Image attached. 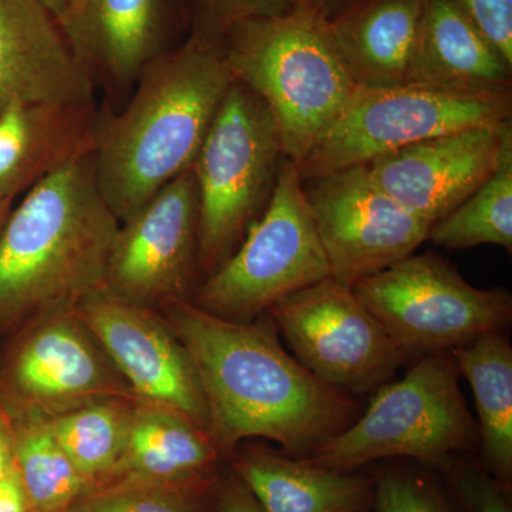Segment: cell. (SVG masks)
I'll use <instances>...</instances> for the list:
<instances>
[{"label":"cell","instance_id":"obj_2","mask_svg":"<svg viewBox=\"0 0 512 512\" xmlns=\"http://www.w3.org/2000/svg\"><path fill=\"white\" fill-rule=\"evenodd\" d=\"M232 80L220 46L191 36L144 67L124 110L104 117L93 154L117 220L190 170Z\"/></svg>","mask_w":512,"mask_h":512},{"label":"cell","instance_id":"obj_24","mask_svg":"<svg viewBox=\"0 0 512 512\" xmlns=\"http://www.w3.org/2000/svg\"><path fill=\"white\" fill-rule=\"evenodd\" d=\"M136 400L113 397L46 419L57 443L90 487L110 483L116 476Z\"/></svg>","mask_w":512,"mask_h":512},{"label":"cell","instance_id":"obj_17","mask_svg":"<svg viewBox=\"0 0 512 512\" xmlns=\"http://www.w3.org/2000/svg\"><path fill=\"white\" fill-rule=\"evenodd\" d=\"M174 0H70L57 19L94 83L130 89L168 46Z\"/></svg>","mask_w":512,"mask_h":512},{"label":"cell","instance_id":"obj_31","mask_svg":"<svg viewBox=\"0 0 512 512\" xmlns=\"http://www.w3.org/2000/svg\"><path fill=\"white\" fill-rule=\"evenodd\" d=\"M501 57L512 66V0H456Z\"/></svg>","mask_w":512,"mask_h":512},{"label":"cell","instance_id":"obj_10","mask_svg":"<svg viewBox=\"0 0 512 512\" xmlns=\"http://www.w3.org/2000/svg\"><path fill=\"white\" fill-rule=\"evenodd\" d=\"M268 315L309 372L352 396L375 393L409 362L352 286L330 276L276 303Z\"/></svg>","mask_w":512,"mask_h":512},{"label":"cell","instance_id":"obj_21","mask_svg":"<svg viewBox=\"0 0 512 512\" xmlns=\"http://www.w3.org/2000/svg\"><path fill=\"white\" fill-rule=\"evenodd\" d=\"M406 83L463 92H512V66L456 0H426Z\"/></svg>","mask_w":512,"mask_h":512},{"label":"cell","instance_id":"obj_36","mask_svg":"<svg viewBox=\"0 0 512 512\" xmlns=\"http://www.w3.org/2000/svg\"><path fill=\"white\" fill-rule=\"evenodd\" d=\"M37 2L45 6L56 19H59L63 15L64 10H66L67 5H69L70 0H37Z\"/></svg>","mask_w":512,"mask_h":512},{"label":"cell","instance_id":"obj_3","mask_svg":"<svg viewBox=\"0 0 512 512\" xmlns=\"http://www.w3.org/2000/svg\"><path fill=\"white\" fill-rule=\"evenodd\" d=\"M119 227L93 154L30 188L0 229V330L74 311L104 288Z\"/></svg>","mask_w":512,"mask_h":512},{"label":"cell","instance_id":"obj_29","mask_svg":"<svg viewBox=\"0 0 512 512\" xmlns=\"http://www.w3.org/2000/svg\"><path fill=\"white\" fill-rule=\"evenodd\" d=\"M373 481L376 512H451L437 488L412 471L386 470Z\"/></svg>","mask_w":512,"mask_h":512},{"label":"cell","instance_id":"obj_14","mask_svg":"<svg viewBox=\"0 0 512 512\" xmlns=\"http://www.w3.org/2000/svg\"><path fill=\"white\" fill-rule=\"evenodd\" d=\"M74 312L99 340L137 400L184 414L208 430L197 370L160 311L123 301L101 288Z\"/></svg>","mask_w":512,"mask_h":512},{"label":"cell","instance_id":"obj_33","mask_svg":"<svg viewBox=\"0 0 512 512\" xmlns=\"http://www.w3.org/2000/svg\"><path fill=\"white\" fill-rule=\"evenodd\" d=\"M0 512H35L16 467L0 481Z\"/></svg>","mask_w":512,"mask_h":512},{"label":"cell","instance_id":"obj_6","mask_svg":"<svg viewBox=\"0 0 512 512\" xmlns=\"http://www.w3.org/2000/svg\"><path fill=\"white\" fill-rule=\"evenodd\" d=\"M284 148L268 106L232 80L192 163L200 200V274L237 251L274 195Z\"/></svg>","mask_w":512,"mask_h":512},{"label":"cell","instance_id":"obj_27","mask_svg":"<svg viewBox=\"0 0 512 512\" xmlns=\"http://www.w3.org/2000/svg\"><path fill=\"white\" fill-rule=\"evenodd\" d=\"M212 494L173 485L114 480L87 491L66 512H215L214 507H208Z\"/></svg>","mask_w":512,"mask_h":512},{"label":"cell","instance_id":"obj_11","mask_svg":"<svg viewBox=\"0 0 512 512\" xmlns=\"http://www.w3.org/2000/svg\"><path fill=\"white\" fill-rule=\"evenodd\" d=\"M0 365V404L13 416L50 419L100 400L136 399L74 311L20 326Z\"/></svg>","mask_w":512,"mask_h":512},{"label":"cell","instance_id":"obj_30","mask_svg":"<svg viewBox=\"0 0 512 512\" xmlns=\"http://www.w3.org/2000/svg\"><path fill=\"white\" fill-rule=\"evenodd\" d=\"M454 488L471 512H512L507 483L493 474L468 464L448 461Z\"/></svg>","mask_w":512,"mask_h":512},{"label":"cell","instance_id":"obj_8","mask_svg":"<svg viewBox=\"0 0 512 512\" xmlns=\"http://www.w3.org/2000/svg\"><path fill=\"white\" fill-rule=\"evenodd\" d=\"M512 119V92H463L404 83L359 87L302 161V180L366 165L420 141Z\"/></svg>","mask_w":512,"mask_h":512},{"label":"cell","instance_id":"obj_13","mask_svg":"<svg viewBox=\"0 0 512 512\" xmlns=\"http://www.w3.org/2000/svg\"><path fill=\"white\" fill-rule=\"evenodd\" d=\"M330 266V278L352 286L413 255L433 225L393 200L366 165L302 180Z\"/></svg>","mask_w":512,"mask_h":512},{"label":"cell","instance_id":"obj_4","mask_svg":"<svg viewBox=\"0 0 512 512\" xmlns=\"http://www.w3.org/2000/svg\"><path fill=\"white\" fill-rule=\"evenodd\" d=\"M220 49L232 79L271 110L285 157L298 165L359 89L328 19L311 0H296L282 15L238 23Z\"/></svg>","mask_w":512,"mask_h":512},{"label":"cell","instance_id":"obj_22","mask_svg":"<svg viewBox=\"0 0 512 512\" xmlns=\"http://www.w3.org/2000/svg\"><path fill=\"white\" fill-rule=\"evenodd\" d=\"M426 0H360L328 20L330 35L359 87L406 83Z\"/></svg>","mask_w":512,"mask_h":512},{"label":"cell","instance_id":"obj_19","mask_svg":"<svg viewBox=\"0 0 512 512\" xmlns=\"http://www.w3.org/2000/svg\"><path fill=\"white\" fill-rule=\"evenodd\" d=\"M229 458L264 512H366L375 504V481L355 471L330 470L262 444H239Z\"/></svg>","mask_w":512,"mask_h":512},{"label":"cell","instance_id":"obj_12","mask_svg":"<svg viewBox=\"0 0 512 512\" xmlns=\"http://www.w3.org/2000/svg\"><path fill=\"white\" fill-rule=\"evenodd\" d=\"M198 255L200 200L190 168L120 222L104 289L156 311L173 302L191 301L200 276Z\"/></svg>","mask_w":512,"mask_h":512},{"label":"cell","instance_id":"obj_15","mask_svg":"<svg viewBox=\"0 0 512 512\" xmlns=\"http://www.w3.org/2000/svg\"><path fill=\"white\" fill-rule=\"evenodd\" d=\"M510 140L512 120L420 141L366 167L389 197L434 225L494 174Z\"/></svg>","mask_w":512,"mask_h":512},{"label":"cell","instance_id":"obj_18","mask_svg":"<svg viewBox=\"0 0 512 512\" xmlns=\"http://www.w3.org/2000/svg\"><path fill=\"white\" fill-rule=\"evenodd\" d=\"M104 117L96 103L25 104L0 114V198L12 201L49 175L86 156Z\"/></svg>","mask_w":512,"mask_h":512},{"label":"cell","instance_id":"obj_28","mask_svg":"<svg viewBox=\"0 0 512 512\" xmlns=\"http://www.w3.org/2000/svg\"><path fill=\"white\" fill-rule=\"evenodd\" d=\"M296 0H180L188 36L220 46L238 23L288 12Z\"/></svg>","mask_w":512,"mask_h":512},{"label":"cell","instance_id":"obj_23","mask_svg":"<svg viewBox=\"0 0 512 512\" xmlns=\"http://www.w3.org/2000/svg\"><path fill=\"white\" fill-rule=\"evenodd\" d=\"M458 373L476 399L484 460L498 480L512 476V346L503 332H487L451 350Z\"/></svg>","mask_w":512,"mask_h":512},{"label":"cell","instance_id":"obj_20","mask_svg":"<svg viewBox=\"0 0 512 512\" xmlns=\"http://www.w3.org/2000/svg\"><path fill=\"white\" fill-rule=\"evenodd\" d=\"M221 460L210 431L184 414L136 400L126 451L111 481H143L212 494L220 481Z\"/></svg>","mask_w":512,"mask_h":512},{"label":"cell","instance_id":"obj_37","mask_svg":"<svg viewBox=\"0 0 512 512\" xmlns=\"http://www.w3.org/2000/svg\"><path fill=\"white\" fill-rule=\"evenodd\" d=\"M10 202L12 201L3 200V198H0V229H2L6 218H8Z\"/></svg>","mask_w":512,"mask_h":512},{"label":"cell","instance_id":"obj_5","mask_svg":"<svg viewBox=\"0 0 512 512\" xmlns=\"http://www.w3.org/2000/svg\"><path fill=\"white\" fill-rule=\"evenodd\" d=\"M478 446L477 421L461 392L456 360L440 352L419 357L402 380L377 389L357 420L308 458L345 473L386 458L444 467Z\"/></svg>","mask_w":512,"mask_h":512},{"label":"cell","instance_id":"obj_16","mask_svg":"<svg viewBox=\"0 0 512 512\" xmlns=\"http://www.w3.org/2000/svg\"><path fill=\"white\" fill-rule=\"evenodd\" d=\"M96 103V83L37 0H0V114L25 104Z\"/></svg>","mask_w":512,"mask_h":512},{"label":"cell","instance_id":"obj_32","mask_svg":"<svg viewBox=\"0 0 512 512\" xmlns=\"http://www.w3.org/2000/svg\"><path fill=\"white\" fill-rule=\"evenodd\" d=\"M215 512H264L247 485L234 473L218 481L214 493Z\"/></svg>","mask_w":512,"mask_h":512},{"label":"cell","instance_id":"obj_38","mask_svg":"<svg viewBox=\"0 0 512 512\" xmlns=\"http://www.w3.org/2000/svg\"><path fill=\"white\" fill-rule=\"evenodd\" d=\"M366 512H376V511H370V510H369V511H366Z\"/></svg>","mask_w":512,"mask_h":512},{"label":"cell","instance_id":"obj_7","mask_svg":"<svg viewBox=\"0 0 512 512\" xmlns=\"http://www.w3.org/2000/svg\"><path fill=\"white\" fill-rule=\"evenodd\" d=\"M329 276L298 164L284 157L268 208L237 251L198 285L192 303L220 318L251 322Z\"/></svg>","mask_w":512,"mask_h":512},{"label":"cell","instance_id":"obj_9","mask_svg":"<svg viewBox=\"0 0 512 512\" xmlns=\"http://www.w3.org/2000/svg\"><path fill=\"white\" fill-rule=\"evenodd\" d=\"M352 289L409 360L504 332L512 319L510 292L468 284L434 252L407 256Z\"/></svg>","mask_w":512,"mask_h":512},{"label":"cell","instance_id":"obj_1","mask_svg":"<svg viewBox=\"0 0 512 512\" xmlns=\"http://www.w3.org/2000/svg\"><path fill=\"white\" fill-rule=\"evenodd\" d=\"M160 312L190 353L222 458L251 439L309 457L363 412L355 396L320 380L284 348L268 313L237 322L192 301Z\"/></svg>","mask_w":512,"mask_h":512},{"label":"cell","instance_id":"obj_34","mask_svg":"<svg viewBox=\"0 0 512 512\" xmlns=\"http://www.w3.org/2000/svg\"><path fill=\"white\" fill-rule=\"evenodd\" d=\"M15 468L13 456L12 420L5 407L0 404V481Z\"/></svg>","mask_w":512,"mask_h":512},{"label":"cell","instance_id":"obj_35","mask_svg":"<svg viewBox=\"0 0 512 512\" xmlns=\"http://www.w3.org/2000/svg\"><path fill=\"white\" fill-rule=\"evenodd\" d=\"M319 12L330 20L345 12L350 6L356 5L360 0H311Z\"/></svg>","mask_w":512,"mask_h":512},{"label":"cell","instance_id":"obj_26","mask_svg":"<svg viewBox=\"0 0 512 512\" xmlns=\"http://www.w3.org/2000/svg\"><path fill=\"white\" fill-rule=\"evenodd\" d=\"M433 244L453 251L500 245L512 249V140L494 174L430 229Z\"/></svg>","mask_w":512,"mask_h":512},{"label":"cell","instance_id":"obj_25","mask_svg":"<svg viewBox=\"0 0 512 512\" xmlns=\"http://www.w3.org/2000/svg\"><path fill=\"white\" fill-rule=\"evenodd\" d=\"M9 416L16 471L35 512H66L92 487L59 446L46 419Z\"/></svg>","mask_w":512,"mask_h":512}]
</instances>
